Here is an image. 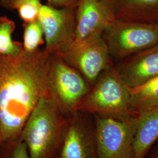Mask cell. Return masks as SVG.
Masks as SVG:
<instances>
[{
    "mask_svg": "<svg viewBox=\"0 0 158 158\" xmlns=\"http://www.w3.org/2000/svg\"><path fill=\"white\" fill-rule=\"evenodd\" d=\"M114 66L129 88L144 85L158 76V44L121 59Z\"/></svg>",
    "mask_w": 158,
    "mask_h": 158,
    "instance_id": "cell-11",
    "label": "cell"
},
{
    "mask_svg": "<svg viewBox=\"0 0 158 158\" xmlns=\"http://www.w3.org/2000/svg\"><path fill=\"white\" fill-rule=\"evenodd\" d=\"M1 144H2V143H1V139H0V148H1Z\"/></svg>",
    "mask_w": 158,
    "mask_h": 158,
    "instance_id": "cell-22",
    "label": "cell"
},
{
    "mask_svg": "<svg viewBox=\"0 0 158 158\" xmlns=\"http://www.w3.org/2000/svg\"><path fill=\"white\" fill-rule=\"evenodd\" d=\"M0 158H29L21 135L1 144Z\"/></svg>",
    "mask_w": 158,
    "mask_h": 158,
    "instance_id": "cell-18",
    "label": "cell"
},
{
    "mask_svg": "<svg viewBox=\"0 0 158 158\" xmlns=\"http://www.w3.org/2000/svg\"><path fill=\"white\" fill-rule=\"evenodd\" d=\"M41 0H11L10 10H17L25 23L38 19Z\"/></svg>",
    "mask_w": 158,
    "mask_h": 158,
    "instance_id": "cell-17",
    "label": "cell"
},
{
    "mask_svg": "<svg viewBox=\"0 0 158 158\" xmlns=\"http://www.w3.org/2000/svg\"><path fill=\"white\" fill-rule=\"evenodd\" d=\"M79 0H48L49 5L56 8H76Z\"/></svg>",
    "mask_w": 158,
    "mask_h": 158,
    "instance_id": "cell-19",
    "label": "cell"
},
{
    "mask_svg": "<svg viewBox=\"0 0 158 158\" xmlns=\"http://www.w3.org/2000/svg\"><path fill=\"white\" fill-rule=\"evenodd\" d=\"M47 81L50 96L69 113L77 111L90 90L91 86L83 75L57 55L50 56Z\"/></svg>",
    "mask_w": 158,
    "mask_h": 158,
    "instance_id": "cell-5",
    "label": "cell"
},
{
    "mask_svg": "<svg viewBox=\"0 0 158 158\" xmlns=\"http://www.w3.org/2000/svg\"><path fill=\"white\" fill-rule=\"evenodd\" d=\"M77 111L119 120L132 118L138 114L131 105L129 87L114 64L102 72Z\"/></svg>",
    "mask_w": 158,
    "mask_h": 158,
    "instance_id": "cell-3",
    "label": "cell"
},
{
    "mask_svg": "<svg viewBox=\"0 0 158 158\" xmlns=\"http://www.w3.org/2000/svg\"><path fill=\"white\" fill-rule=\"evenodd\" d=\"M117 20L158 23V0H102Z\"/></svg>",
    "mask_w": 158,
    "mask_h": 158,
    "instance_id": "cell-12",
    "label": "cell"
},
{
    "mask_svg": "<svg viewBox=\"0 0 158 158\" xmlns=\"http://www.w3.org/2000/svg\"><path fill=\"white\" fill-rule=\"evenodd\" d=\"M76 8H56L42 5L38 20L43 29L48 55H58L68 51L76 33Z\"/></svg>",
    "mask_w": 158,
    "mask_h": 158,
    "instance_id": "cell-8",
    "label": "cell"
},
{
    "mask_svg": "<svg viewBox=\"0 0 158 158\" xmlns=\"http://www.w3.org/2000/svg\"><path fill=\"white\" fill-rule=\"evenodd\" d=\"M60 158H100L93 115L80 111L72 114Z\"/></svg>",
    "mask_w": 158,
    "mask_h": 158,
    "instance_id": "cell-9",
    "label": "cell"
},
{
    "mask_svg": "<svg viewBox=\"0 0 158 158\" xmlns=\"http://www.w3.org/2000/svg\"><path fill=\"white\" fill-rule=\"evenodd\" d=\"M73 113L60 107L49 93L40 99L21 134L29 158H60Z\"/></svg>",
    "mask_w": 158,
    "mask_h": 158,
    "instance_id": "cell-2",
    "label": "cell"
},
{
    "mask_svg": "<svg viewBox=\"0 0 158 158\" xmlns=\"http://www.w3.org/2000/svg\"><path fill=\"white\" fill-rule=\"evenodd\" d=\"M117 20L113 12L102 0H79L76 9L74 44L100 33Z\"/></svg>",
    "mask_w": 158,
    "mask_h": 158,
    "instance_id": "cell-10",
    "label": "cell"
},
{
    "mask_svg": "<svg viewBox=\"0 0 158 158\" xmlns=\"http://www.w3.org/2000/svg\"><path fill=\"white\" fill-rule=\"evenodd\" d=\"M133 141V158H145L158 141V107L137 112Z\"/></svg>",
    "mask_w": 158,
    "mask_h": 158,
    "instance_id": "cell-13",
    "label": "cell"
},
{
    "mask_svg": "<svg viewBox=\"0 0 158 158\" xmlns=\"http://www.w3.org/2000/svg\"><path fill=\"white\" fill-rule=\"evenodd\" d=\"M83 75L91 87L102 72L113 65L107 45L102 34H94L58 55Z\"/></svg>",
    "mask_w": 158,
    "mask_h": 158,
    "instance_id": "cell-7",
    "label": "cell"
},
{
    "mask_svg": "<svg viewBox=\"0 0 158 158\" xmlns=\"http://www.w3.org/2000/svg\"><path fill=\"white\" fill-rule=\"evenodd\" d=\"M93 115L100 158H133L137 115L125 120Z\"/></svg>",
    "mask_w": 158,
    "mask_h": 158,
    "instance_id": "cell-6",
    "label": "cell"
},
{
    "mask_svg": "<svg viewBox=\"0 0 158 158\" xmlns=\"http://www.w3.org/2000/svg\"><path fill=\"white\" fill-rule=\"evenodd\" d=\"M15 23L6 16L0 17V55L14 56L23 51V44L13 40Z\"/></svg>",
    "mask_w": 158,
    "mask_h": 158,
    "instance_id": "cell-15",
    "label": "cell"
},
{
    "mask_svg": "<svg viewBox=\"0 0 158 158\" xmlns=\"http://www.w3.org/2000/svg\"><path fill=\"white\" fill-rule=\"evenodd\" d=\"M44 31L38 20L24 23L23 47L27 52H33L45 43Z\"/></svg>",
    "mask_w": 158,
    "mask_h": 158,
    "instance_id": "cell-16",
    "label": "cell"
},
{
    "mask_svg": "<svg viewBox=\"0 0 158 158\" xmlns=\"http://www.w3.org/2000/svg\"><path fill=\"white\" fill-rule=\"evenodd\" d=\"M130 89L131 102L136 112L158 107V76Z\"/></svg>",
    "mask_w": 158,
    "mask_h": 158,
    "instance_id": "cell-14",
    "label": "cell"
},
{
    "mask_svg": "<svg viewBox=\"0 0 158 158\" xmlns=\"http://www.w3.org/2000/svg\"><path fill=\"white\" fill-rule=\"evenodd\" d=\"M111 57L123 59L158 44V23L116 20L102 33Z\"/></svg>",
    "mask_w": 158,
    "mask_h": 158,
    "instance_id": "cell-4",
    "label": "cell"
},
{
    "mask_svg": "<svg viewBox=\"0 0 158 158\" xmlns=\"http://www.w3.org/2000/svg\"><path fill=\"white\" fill-rule=\"evenodd\" d=\"M11 0H0V5L6 10H10V3Z\"/></svg>",
    "mask_w": 158,
    "mask_h": 158,
    "instance_id": "cell-21",
    "label": "cell"
},
{
    "mask_svg": "<svg viewBox=\"0 0 158 158\" xmlns=\"http://www.w3.org/2000/svg\"><path fill=\"white\" fill-rule=\"evenodd\" d=\"M145 158H158V141L153 145Z\"/></svg>",
    "mask_w": 158,
    "mask_h": 158,
    "instance_id": "cell-20",
    "label": "cell"
},
{
    "mask_svg": "<svg viewBox=\"0 0 158 158\" xmlns=\"http://www.w3.org/2000/svg\"><path fill=\"white\" fill-rule=\"evenodd\" d=\"M50 56L38 49L18 55H0V139L20 135L40 99L48 93Z\"/></svg>",
    "mask_w": 158,
    "mask_h": 158,
    "instance_id": "cell-1",
    "label": "cell"
}]
</instances>
